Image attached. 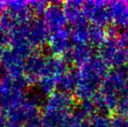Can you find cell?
Instances as JSON below:
<instances>
[{
    "mask_svg": "<svg viewBox=\"0 0 128 127\" xmlns=\"http://www.w3.org/2000/svg\"><path fill=\"white\" fill-rule=\"evenodd\" d=\"M108 67L112 69L126 67L128 64V31L118 32L108 37L100 48V55Z\"/></svg>",
    "mask_w": 128,
    "mask_h": 127,
    "instance_id": "2",
    "label": "cell"
},
{
    "mask_svg": "<svg viewBox=\"0 0 128 127\" xmlns=\"http://www.w3.org/2000/svg\"><path fill=\"white\" fill-rule=\"evenodd\" d=\"M128 88V69L117 68L109 71L102 82L100 91L109 95L120 97Z\"/></svg>",
    "mask_w": 128,
    "mask_h": 127,
    "instance_id": "3",
    "label": "cell"
},
{
    "mask_svg": "<svg viewBox=\"0 0 128 127\" xmlns=\"http://www.w3.org/2000/svg\"><path fill=\"white\" fill-rule=\"evenodd\" d=\"M90 127H111L112 118L108 114L95 113L89 119Z\"/></svg>",
    "mask_w": 128,
    "mask_h": 127,
    "instance_id": "10",
    "label": "cell"
},
{
    "mask_svg": "<svg viewBox=\"0 0 128 127\" xmlns=\"http://www.w3.org/2000/svg\"><path fill=\"white\" fill-rule=\"evenodd\" d=\"M111 127H128V119L120 115L112 118Z\"/></svg>",
    "mask_w": 128,
    "mask_h": 127,
    "instance_id": "11",
    "label": "cell"
},
{
    "mask_svg": "<svg viewBox=\"0 0 128 127\" xmlns=\"http://www.w3.org/2000/svg\"><path fill=\"white\" fill-rule=\"evenodd\" d=\"M108 12L110 21L115 26L122 29H128V2L112 1L108 2Z\"/></svg>",
    "mask_w": 128,
    "mask_h": 127,
    "instance_id": "5",
    "label": "cell"
},
{
    "mask_svg": "<svg viewBox=\"0 0 128 127\" xmlns=\"http://www.w3.org/2000/svg\"><path fill=\"white\" fill-rule=\"evenodd\" d=\"M92 56V47L89 44H74L70 51L71 60L78 65L86 62Z\"/></svg>",
    "mask_w": 128,
    "mask_h": 127,
    "instance_id": "7",
    "label": "cell"
},
{
    "mask_svg": "<svg viewBox=\"0 0 128 127\" xmlns=\"http://www.w3.org/2000/svg\"><path fill=\"white\" fill-rule=\"evenodd\" d=\"M66 20L70 23L77 24L84 20L82 10V2H68L64 9Z\"/></svg>",
    "mask_w": 128,
    "mask_h": 127,
    "instance_id": "8",
    "label": "cell"
},
{
    "mask_svg": "<svg viewBox=\"0 0 128 127\" xmlns=\"http://www.w3.org/2000/svg\"><path fill=\"white\" fill-rule=\"evenodd\" d=\"M108 38L107 29L100 26H92L90 30L89 44L95 47H101Z\"/></svg>",
    "mask_w": 128,
    "mask_h": 127,
    "instance_id": "9",
    "label": "cell"
},
{
    "mask_svg": "<svg viewBox=\"0 0 128 127\" xmlns=\"http://www.w3.org/2000/svg\"><path fill=\"white\" fill-rule=\"evenodd\" d=\"M91 27L84 20L74 25L71 33V37L74 44H88Z\"/></svg>",
    "mask_w": 128,
    "mask_h": 127,
    "instance_id": "6",
    "label": "cell"
},
{
    "mask_svg": "<svg viewBox=\"0 0 128 127\" xmlns=\"http://www.w3.org/2000/svg\"><path fill=\"white\" fill-rule=\"evenodd\" d=\"M108 66L100 56H94L78 65L76 73L75 92L82 102L92 101L98 93L108 72Z\"/></svg>",
    "mask_w": 128,
    "mask_h": 127,
    "instance_id": "1",
    "label": "cell"
},
{
    "mask_svg": "<svg viewBox=\"0 0 128 127\" xmlns=\"http://www.w3.org/2000/svg\"><path fill=\"white\" fill-rule=\"evenodd\" d=\"M84 18L87 19L92 26L106 27L110 22L108 2L97 0L82 3Z\"/></svg>",
    "mask_w": 128,
    "mask_h": 127,
    "instance_id": "4",
    "label": "cell"
}]
</instances>
